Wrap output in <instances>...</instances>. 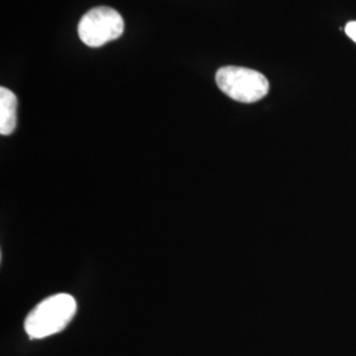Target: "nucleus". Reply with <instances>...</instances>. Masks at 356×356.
Returning <instances> with one entry per match:
<instances>
[{
    "mask_svg": "<svg viewBox=\"0 0 356 356\" xmlns=\"http://www.w3.org/2000/svg\"><path fill=\"white\" fill-rule=\"evenodd\" d=\"M76 313V302L70 294H54L40 302L28 316L24 329L29 338L42 339L61 332Z\"/></svg>",
    "mask_w": 356,
    "mask_h": 356,
    "instance_id": "1",
    "label": "nucleus"
},
{
    "mask_svg": "<svg viewBox=\"0 0 356 356\" xmlns=\"http://www.w3.org/2000/svg\"><path fill=\"white\" fill-rule=\"evenodd\" d=\"M216 81L218 88L236 102H259L269 91V82L266 76L248 67H220L216 72Z\"/></svg>",
    "mask_w": 356,
    "mask_h": 356,
    "instance_id": "2",
    "label": "nucleus"
},
{
    "mask_svg": "<svg viewBox=\"0 0 356 356\" xmlns=\"http://www.w3.org/2000/svg\"><path fill=\"white\" fill-rule=\"evenodd\" d=\"M124 32L122 15L110 7H97L85 13L78 24V36L83 44L98 48L120 38Z\"/></svg>",
    "mask_w": 356,
    "mask_h": 356,
    "instance_id": "3",
    "label": "nucleus"
},
{
    "mask_svg": "<svg viewBox=\"0 0 356 356\" xmlns=\"http://www.w3.org/2000/svg\"><path fill=\"white\" fill-rule=\"evenodd\" d=\"M17 124V98L7 88H0V134L11 135Z\"/></svg>",
    "mask_w": 356,
    "mask_h": 356,
    "instance_id": "4",
    "label": "nucleus"
},
{
    "mask_svg": "<svg viewBox=\"0 0 356 356\" xmlns=\"http://www.w3.org/2000/svg\"><path fill=\"white\" fill-rule=\"evenodd\" d=\"M346 33L347 36L351 38L354 42H356V22H350L347 26H346Z\"/></svg>",
    "mask_w": 356,
    "mask_h": 356,
    "instance_id": "5",
    "label": "nucleus"
}]
</instances>
